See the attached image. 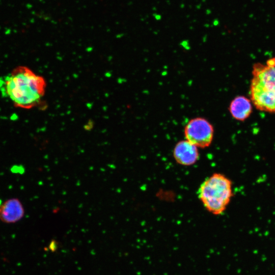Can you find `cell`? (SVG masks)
<instances>
[{
	"instance_id": "cell-10",
	"label": "cell",
	"mask_w": 275,
	"mask_h": 275,
	"mask_svg": "<svg viewBox=\"0 0 275 275\" xmlns=\"http://www.w3.org/2000/svg\"><path fill=\"white\" fill-rule=\"evenodd\" d=\"M206 13L207 14H209L210 13V10H209V9L207 10L206 11Z\"/></svg>"
},
{
	"instance_id": "cell-8",
	"label": "cell",
	"mask_w": 275,
	"mask_h": 275,
	"mask_svg": "<svg viewBox=\"0 0 275 275\" xmlns=\"http://www.w3.org/2000/svg\"><path fill=\"white\" fill-rule=\"evenodd\" d=\"M49 248L50 250L55 251L57 248V245L56 242L55 241H52L49 245Z\"/></svg>"
},
{
	"instance_id": "cell-3",
	"label": "cell",
	"mask_w": 275,
	"mask_h": 275,
	"mask_svg": "<svg viewBox=\"0 0 275 275\" xmlns=\"http://www.w3.org/2000/svg\"><path fill=\"white\" fill-rule=\"evenodd\" d=\"M198 195L208 211L214 215L221 214L233 196L232 181L222 174L213 173L200 185Z\"/></svg>"
},
{
	"instance_id": "cell-4",
	"label": "cell",
	"mask_w": 275,
	"mask_h": 275,
	"mask_svg": "<svg viewBox=\"0 0 275 275\" xmlns=\"http://www.w3.org/2000/svg\"><path fill=\"white\" fill-rule=\"evenodd\" d=\"M184 134L185 140L198 148H206L211 144L214 134L212 125L206 119L197 117L186 124Z\"/></svg>"
},
{
	"instance_id": "cell-1",
	"label": "cell",
	"mask_w": 275,
	"mask_h": 275,
	"mask_svg": "<svg viewBox=\"0 0 275 275\" xmlns=\"http://www.w3.org/2000/svg\"><path fill=\"white\" fill-rule=\"evenodd\" d=\"M2 87L15 107L31 109L40 104L46 83L42 76L29 67L19 66L5 78Z\"/></svg>"
},
{
	"instance_id": "cell-7",
	"label": "cell",
	"mask_w": 275,
	"mask_h": 275,
	"mask_svg": "<svg viewBox=\"0 0 275 275\" xmlns=\"http://www.w3.org/2000/svg\"><path fill=\"white\" fill-rule=\"evenodd\" d=\"M229 109L233 118L243 121L252 113V105L251 100L248 98L243 96H238L231 101Z\"/></svg>"
},
{
	"instance_id": "cell-5",
	"label": "cell",
	"mask_w": 275,
	"mask_h": 275,
	"mask_svg": "<svg viewBox=\"0 0 275 275\" xmlns=\"http://www.w3.org/2000/svg\"><path fill=\"white\" fill-rule=\"evenodd\" d=\"M173 157L179 164L189 166L195 164L199 158L198 147L185 140L178 142L173 150Z\"/></svg>"
},
{
	"instance_id": "cell-9",
	"label": "cell",
	"mask_w": 275,
	"mask_h": 275,
	"mask_svg": "<svg viewBox=\"0 0 275 275\" xmlns=\"http://www.w3.org/2000/svg\"><path fill=\"white\" fill-rule=\"evenodd\" d=\"M153 16L156 20H160L161 18V15L158 14H154Z\"/></svg>"
},
{
	"instance_id": "cell-6",
	"label": "cell",
	"mask_w": 275,
	"mask_h": 275,
	"mask_svg": "<svg viewBox=\"0 0 275 275\" xmlns=\"http://www.w3.org/2000/svg\"><path fill=\"white\" fill-rule=\"evenodd\" d=\"M24 215V207L18 198L9 199L0 205V220L4 223H16L22 219Z\"/></svg>"
},
{
	"instance_id": "cell-2",
	"label": "cell",
	"mask_w": 275,
	"mask_h": 275,
	"mask_svg": "<svg viewBox=\"0 0 275 275\" xmlns=\"http://www.w3.org/2000/svg\"><path fill=\"white\" fill-rule=\"evenodd\" d=\"M250 96L256 108L275 113V59L265 64L256 63L253 67Z\"/></svg>"
}]
</instances>
